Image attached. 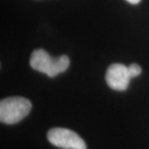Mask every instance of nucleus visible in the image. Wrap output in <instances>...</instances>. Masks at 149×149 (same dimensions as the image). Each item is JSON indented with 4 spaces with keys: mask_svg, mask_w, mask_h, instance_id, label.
Returning a JSON list of instances; mask_svg holds the SVG:
<instances>
[{
    "mask_svg": "<svg viewBox=\"0 0 149 149\" xmlns=\"http://www.w3.org/2000/svg\"><path fill=\"white\" fill-rule=\"evenodd\" d=\"M70 65L69 57L61 55L57 58L52 57L46 50L39 49L34 50L30 57V66L38 72L44 73L50 77L65 72Z\"/></svg>",
    "mask_w": 149,
    "mask_h": 149,
    "instance_id": "obj_1",
    "label": "nucleus"
},
{
    "mask_svg": "<svg viewBox=\"0 0 149 149\" xmlns=\"http://www.w3.org/2000/svg\"><path fill=\"white\" fill-rule=\"evenodd\" d=\"M126 1L131 3V4H138V3L141 1V0H126Z\"/></svg>",
    "mask_w": 149,
    "mask_h": 149,
    "instance_id": "obj_6",
    "label": "nucleus"
},
{
    "mask_svg": "<svg viewBox=\"0 0 149 149\" xmlns=\"http://www.w3.org/2000/svg\"><path fill=\"white\" fill-rule=\"evenodd\" d=\"M129 71H130L132 77H138V76L141 74V68L138 64H131L129 66Z\"/></svg>",
    "mask_w": 149,
    "mask_h": 149,
    "instance_id": "obj_5",
    "label": "nucleus"
},
{
    "mask_svg": "<svg viewBox=\"0 0 149 149\" xmlns=\"http://www.w3.org/2000/svg\"><path fill=\"white\" fill-rule=\"evenodd\" d=\"M30 101L22 97H11L0 103V120L5 124H16L31 111Z\"/></svg>",
    "mask_w": 149,
    "mask_h": 149,
    "instance_id": "obj_2",
    "label": "nucleus"
},
{
    "mask_svg": "<svg viewBox=\"0 0 149 149\" xmlns=\"http://www.w3.org/2000/svg\"><path fill=\"white\" fill-rule=\"evenodd\" d=\"M133 79L129 67L120 63H114L109 67L106 74V81L111 88L123 91L129 86L130 79Z\"/></svg>",
    "mask_w": 149,
    "mask_h": 149,
    "instance_id": "obj_4",
    "label": "nucleus"
},
{
    "mask_svg": "<svg viewBox=\"0 0 149 149\" xmlns=\"http://www.w3.org/2000/svg\"><path fill=\"white\" fill-rule=\"evenodd\" d=\"M52 144L62 149H86L84 141L76 132L65 128H53L47 133Z\"/></svg>",
    "mask_w": 149,
    "mask_h": 149,
    "instance_id": "obj_3",
    "label": "nucleus"
}]
</instances>
